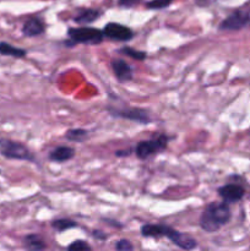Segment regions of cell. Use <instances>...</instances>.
I'll use <instances>...</instances> for the list:
<instances>
[{
	"instance_id": "cell-16",
	"label": "cell",
	"mask_w": 250,
	"mask_h": 251,
	"mask_svg": "<svg viewBox=\"0 0 250 251\" xmlns=\"http://www.w3.org/2000/svg\"><path fill=\"white\" fill-rule=\"evenodd\" d=\"M24 245L28 250H43L46 249L43 239L37 234H28L24 238Z\"/></svg>"
},
{
	"instance_id": "cell-9",
	"label": "cell",
	"mask_w": 250,
	"mask_h": 251,
	"mask_svg": "<svg viewBox=\"0 0 250 251\" xmlns=\"http://www.w3.org/2000/svg\"><path fill=\"white\" fill-rule=\"evenodd\" d=\"M244 194V189L237 184H227V185H223L218 189V195L227 203L238 202L239 200H242Z\"/></svg>"
},
{
	"instance_id": "cell-2",
	"label": "cell",
	"mask_w": 250,
	"mask_h": 251,
	"mask_svg": "<svg viewBox=\"0 0 250 251\" xmlns=\"http://www.w3.org/2000/svg\"><path fill=\"white\" fill-rule=\"evenodd\" d=\"M69 41L65 42L66 47H73L75 44H91L97 46L104 39V34L100 29L95 27H70L68 29Z\"/></svg>"
},
{
	"instance_id": "cell-25",
	"label": "cell",
	"mask_w": 250,
	"mask_h": 251,
	"mask_svg": "<svg viewBox=\"0 0 250 251\" xmlns=\"http://www.w3.org/2000/svg\"><path fill=\"white\" fill-rule=\"evenodd\" d=\"M131 154V150H126V151H117L115 152V156L117 157H125L130 156Z\"/></svg>"
},
{
	"instance_id": "cell-24",
	"label": "cell",
	"mask_w": 250,
	"mask_h": 251,
	"mask_svg": "<svg viewBox=\"0 0 250 251\" xmlns=\"http://www.w3.org/2000/svg\"><path fill=\"white\" fill-rule=\"evenodd\" d=\"M92 235L96 238V239H100V240L107 239V235H105L103 232H100V230H93Z\"/></svg>"
},
{
	"instance_id": "cell-20",
	"label": "cell",
	"mask_w": 250,
	"mask_h": 251,
	"mask_svg": "<svg viewBox=\"0 0 250 251\" xmlns=\"http://www.w3.org/2000/svg\"><path fill=\"white\" fill-rule=\"evenodd\" d=\"M173 0H151V1L146 2L147 9H153V10H159L164 9V7L169 6L172 4Z\"/></svg>"
},
{
	"instance_id": "cell-13",
	"label": "cell",
	"mask_w": 250,
	"mask_h": 251,
	"mask_svg": "<svg viewBox=\"0 0 250 251\" xmlns=\"http://www.w3.org/2000/svg\"><path fill=\"white\" fill-rule=\"evenodd\" d=\"M102 15V12L100 10L96 9H87L83 10L81 14H78L77 16L74 17V21L77 25H81V26H86V25H90L92 22H95L96 20H98Z\"/></svg>"
},
{
	"instance_id": "cell-15",
	"label": "cell",
	"mask_w": 250,
	"mask_h": 251,
	"mask_svg": "<svg viewBox=\"0 0 250 251\" xmlns=\"http://www.w3.org/2000/svg\"><path fill=\"white\" fill-rule=\"evenodd\" d=\"M0 54L6 56H14V58H25L27 53L25 49L16 48L6 42H0Z\"/></svg>"
},
{
	"instance_id": "cell-18",
	"label": "cell",
	"mask_w": 250,
	"mask_h": 251,
	"mask_svg": "<svg viewBox=\"0 0 250 251\" xmlns=\"http://www.w3.org/2000/svg\"><path fill=\"white\" fill-rule=\"evenodd\" d=\"M65 137L69 141L82 142L88 137V131L85 129H70L66 131Z\"/></svg>"
},
{
	"instance_id": "cell-6",
	"label": "cell",
	"mask_w": 250,
	"mask_h": 251,
	"mask_svg": "<svg viewBox=\"0 0 250 251\" xmlns=\"http://www.w3.org/2000/svg\"><path fill=\"white\" fill-rule=\"evenodd\" d=\"M109 113L115 118H122V119L131 120V122L140 123V124H149L151 123L150 114L144 109L140 108H124V109H112L109 108Z\"/></svg>"
},
{
	"instance_id": "cell-26",
	"label": "cell",
	"mask_w": 250,
	"mask_h": 251,
	"mask_svg": "<svg viewBox=\"0 0 250 251\" xmlns=\"http://www.w3.org/2000/svg\"><path fill=\"white\" fill-rule=\"evenodd\" d=\"M196 4L201 5V6H206V5H210L211 2H213L215 0H195Z\"/></svg>"
},
{
	"instance_id": "cell-23",
	"label": "cell",
	"mask_w": 250,
	"mask_h": 251,
	"mask_svg": "<svg viewBox=\"0 0 250 251\" xmlns=\"http://www.w3.org/2000/svg\"><path fill=\"white\" fill-rule=\"evenodd\" d=\"M141 0H118V4L123 7H132L137 5Z\"/></svg>"
},
{
	"instance_id": "cell-10",
	"label": "cell",
	"mask_w": 250,
	"mask_h": 251,
	"mask_svg": "<svg viewBox=\"0 0 250 251\" xmlns=\"http://www.w3.org/2000/svg\"><path fill=\"white\" fill-rule=\"evenodd\" d=\"M112 68L114 71V75L119 82H127L131 81L134 77V73L129 64L123 59H113Z\"/></svg>"
},
{
	"instance_id": "cell-7",
	"label": "cell",
	"mask_w": 250,
	"mask_h": 251,
	"mask_svg": "<svg viewBox=\"0 0 250 251\" xmlns=\"http://www.w3.org/2000/svg\"><path fill=\"white\" fill-rule=\"evenodd\" d=\"M103 34L107 38L119 42L131 41L135 36L131 28L124 26V25L117 24V22H109L105 25V27L103 28Z\"/></svg>"
},
{
	"instance_id": "cell-21",
	"label": "cell",
	"mask_w": 250,
	"mask_h": 251,
	"mask_svg": "<svg viewBox=\"0 0 250 251\" xmlns=\"http://www.w3.org/2000/svg\"><path fill=\"white\" fill-rule=\"evenodd\" d=\"M69 251H90L91 247L83 240H76L68 247Z\"/></svg>"
},
{
	"instance_id": "cell-22",
	"label": "cell",
	"mask_w": 250,
	"mask_h": 251,
	"mask_svg": "<svg viewBox=\"0 0 250 251\" xmlns=\"http://www.w3.org/2000/svg\"><path fill=\"white\" fill-rule=\"evenodd\" d=\"M115 249L119 251H130L134 249V245L129 242L127 239H120L115 245Z\"/></svg>"
},
{
	"instance_id": "cell-5",
	"label": "cell",
	"mask_w": 250,
	"mask_h": 251,
	"mask_svg": "<svg viewBox=\"0 0 250 251\" xmlns=\"http://www.w3.org/2000/svg\"><path fill=\"white\" fill-rule=\"evenodd\" d=\"M169 137L167 135L162 134L157 136L156 139L146 140V141H141L137 144L136 149H135V153L140 159H146L149 157L153 156V154L159 153V152L164 151L168 145Z\"/></svg>"
},
{
	"instance_id": "cell-19",
	"label": "cell",
	"mask_w": 250,
	"mask_h": 251,
	"mask_svg": "<svg viewBox=\"0 0 250 251\" xmlns=\"http://www.w3.org/2000/svg\"><path fill=\"white\" fill-rule=\"evenodd\" d=\"M118 53L123 54V55L130 56L132 59H136V60H145L146 59V53L145 51L135 50V49L130 48V47H123L118 50Z\"/></svg>"
},
{
	"instance_id": "cell-14",
	"label": "cell",
	"mask_w": 250,
	"mask_h": 251,
	"mask_svg": "<svg viewBox=\"0 0 250 251\" xmlns=\"http://www.w3.org/2000/svg\"><path fill=\"white\" fill-rule=\"evenodd\" d=\"M167 226L164 225H145L141 227L142 237L146 238H158L164 237Z\"/></svg>"
},
{
	"instance_id": "cell-17",
	"label": "cell",
	"mask_w": 250,
	"mask_h": 251,
	"mask_svg": "<svg viewBox=\"0 0 250 251\" xmlns=\"http://www.w3.org/2000/svg\"><path fill=\"white\" fill-rule=\"evenodd\" d=\"M51 227L55 230H58L59 233H63L65 230L71 229V228L77 227V223L73 220H69V218H59L51 222Z\"/></svg>"
},
{
	"instance_id": "cell-1",
	"label": "cell",
	"mask_w": 250,
	"mask_h": 251,
	"mask_svg": "<svg viewBox=\"0 0 250 251\" xmlns=\"http://www.w3.org/2000/svg\"><path fill=\"white\" fill-rule=\"evenodd\" d=\"M230 220V208L227 202H211L201 213L200 227L207 233H215Z\"/></svg>"
},
{
	"instance_id": "cell-3",
	"label": "cell",
	"mask_w": 250,
	"mask_h": 251,
	"mask_svg": "<svg viewBox=\"0 0 250 251\" xmlns=\"http://www.w3.org/2000/svg\"><path fill=\"white\" fill-rule=\"evenodd\" d=\"M0 154L7 159L36 162V158L28 147L21 142L12 141L4 137H0Z\"/></svg>"
},
{
	"instance_id": "cell-11",
	"label": "cell",
	"mask_w": 250,
	"mask_h": 251,
	"mask_svg": "<svg viewBox=\"0 0 250 251\" xmlns=\"http://www.w3.org/2000/svg\"><path fill=\"white\" fill-rule=\"evenodd\" d=\"M46 31V25L39 17H29L22 27V33L26 37H37Z\"/></svg>"
},
{
	"instance_id": "cell-4",
	"label": "cell",
	"mask_w": 250,
	"mask_h": 251,
	"mask_svg": "<svg viewBox=\"0 0 250 251\" xmlns=\"http://www.w3.org/2000/svg\"><path fill=\"white\" fill-rule=\"evenodd\" d=\"M250 25V2L235 10L220 25L221 31H238Z\"/></svg>"
},
{
	"instance_id": "cell-12",
	"label": "cell",
	"mask_w": 250,
	"mask_h": 251,
	"mask_svg": "<svg viewBox=\"0 0 250 251\" xmlns=\"http://www.w3.org/2000/svg\"><path fill=\"white\" fill-rule=\"evenodd\" d=\"M75 156V150L69 146H59L54 149L49 153V159L56 163H63V162L70 161Z\"/></svg>"
},
{
	"instance_id": "cell-8",
	"label": "cell",
	"mask_w": 250,
	"mask_h": 251,
	"mask_svg": "<svg viewBox=\"0 0 250 251\" xmlns=\"http://www.w3.org/2000/svg\"><path fill=\"white\" fill-rule=\"evenodd\" d=\"M164 237L168 238L173 244H175L176 247L183 250H193L198 247V242L193 237H190L189 234H184V233L178 232V230L169 227V226H167Z\"/></svg>"
}]
</instances>
